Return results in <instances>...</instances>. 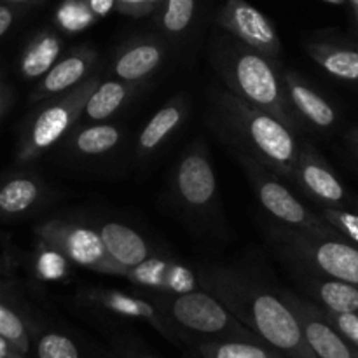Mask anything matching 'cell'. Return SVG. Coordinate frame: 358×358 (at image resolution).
Listing matches in <instances>:
<instances>
[{"instance_id": "25", "label": "cell", "mask_w": 358, "mask_h": 358, "mask_svg": "<svg viewBox=\"0 0 358 358\" xmlns=\"http://www.w3.org/2000/svg\"><path fill=\"white\" fill-rule=\"evenodd\" d=\"M306 55L329 76L358 83V48L332 42H310L306 45Z\"/></svg>"}, {"instance_id": "3", "label": "cell", "mask_w": 358, "mask_h": 358, "mask_svg": "<svg viewBox=\"0 0 358 358\" xmlns=\"http://www.w3.org/2000/svg\"><path fill=\"white\" fill-rule=\"evenodd\" d=\"M212 63L229 93L269 112L297 133L301 122L287 98L280 63L241 44L229 34L213 41Z\"/></svg>"}, {"instance_id": "21", "label": "cell", "mask_w": 358, "mask_h": 358, "mask_svg": "<svg viewBox=\"0 0 358 358\" xmlns=\"http://www.w3.org/2000/svg\"><path fill=\"white\" fill-rule=\"evenodd\" d=\"M84 299L93 306L101 308V310L112 311V313L121 315V317L150 322L159 331H166L163 317L150 301L140 299V297L129 296V294L119 292L114 289H91L84 294Z\"/></svg>"}, {"instance_id": "40", "label": "cell", "mask_w": 358, "mask_h": 358, "mask_svg": "<svg viewBox=\"0 0 358 358\" xmlns=\"http://www.w3.org/2000/svg\"><path fill=\"white\" fill-rule=\"evenodd\" d=\"M348 138H350V143H352L353 150H355V154L358 156V128L352 129V131H350Z\"/></svg>"}, {"instance_id": "31", "label": "cell", "mask_w": 358, "mask_h": 358, "mask_svg": "<svg viewBox=\"0 0 358 358\" xmlns=\"http://www.w3.org/2000/svg\"><path fill=\"white\" fill-rule=\"evenodd\" d=\"M322 217L327 220L345 240L358 247V213L346 206H322Z\"/></svg>"}, {"instance_id": "32", "label": "cell", "mask_w": 358, "mask_h": 358, "mask_svg": "<svg viewBox=\"0 0 358 358\" xmlns=\"http://www.w3.org/2000/svg\"><path fill=\"white\" fill-rule=\"evenodd\" d=\"M37 355L38 358H79L80 353L72 339L58 332H49L38 339Z\"/></svg>"}, {"instance_id": "11", "label": "cell", "mask_w": 358, "mask_h": 358, "mask_svg": "<svg viewBox=\"0 0 358 358\" xmlns=\"http://www.w3.org/2000/svg\"><path fill=\"white\" fill-rule=\"evenodd\" d=\"M280 297L289 304L301 325L304 339L317 358H358V350L343 334H339L317 303L303 299L287 290H278Z\"/></svg>"}, {"instance_id": "9", "label": "cell", "mask_w": 358, "mask_h": 358, "mask_svg": "<svg viewBox=\"0 0 358 358\" xmlns=\"http://www.w3.org/2000/svg\"><path fill=\"white\" fill-rule=\"evenodd\" d=\"M173 194L192 213H206L215 205L217 177L203 140L192 142L175 164Z\"/></svg>"}, {"instance_id": "15", "label": "cell", "mask_w": 358, "mask_h": 358, "mask_svg": "<svg viewBox=\"0 0 358 358\" xmlns=\"http://www.w3.org/2000/svg\"><path fill=\"white\" fill-rule=\"evenodd\" d=\"M98 52L90 45H79L72 49L65 58L58 59L49 69V72L38 80L37 87L31 93V101H44L48 98L62 94L72 87L79 86L84 79L91 76L96 65Z\"/></svg>"}, {"instance_id": "6", "label": "cell", "mask_w": 358, "mask_h": 358, "mask_svg": "<svg viewBox=\"0 0 358 358\" xmlns=\"http://www.w3.org/2000/svg\"><path fill=\"white\" fill-rule=\"evenodd\" d=\"M276 240L292 264L358 287V247L343 238L315 236L278 227Z\"/></svg>"}, {"instance_id": "7", "label": "cell", "mask_w": 358, "mask_h": 358, "mask_svg": "<svg viewBox=\"0 0 358 358\" xmlns=\"http://www.w3.org/2000/svg\"><path fill=\"white\" fill-rule=\"evenodd\" d=\"M238 157L254 187L259 203L276 222L289 229L315 234V236L343 238L327 220H324V217L317 215L308 206H304L297 199V196L283 184V178L245 154L238 152Z\"/></svg>"}, {"instance_id": "37", "label": "cell", "mask_w": 358, "mask_h": 358, "mask_svg": "<svg viewBox=\"0 0 358 358\" xmlns=\"http://www.w3.org/2000/svg\"><path fill=\"white\" fill-rule=\"evenodd\" d=\"M10 100H13L10 90L7 86H3V84H0V119H2V115L6 114L7 108H9Z\"/></svg>"}, {"instance_id": "8", "label": "cell", "mask_w": 358, "mask_h": 358, "mask_svg": "<svg viewBox=\"0 0 358 358\" xmlns=\"http://www.w3.org/2000/svg\"><path fill=\"white\" fill-rule=\"evenodd\" d=\"M37 236L41 243L62 252L72 264L103 275L124 276L126 269L105 250L98 229L70 220L51 219L37 227Z\"/></svg>"}, {"instance_id": "18", "label": "cell", "mask_w": 358, "mask_h": 358, "mask_svg": "<svg viewBox=\"0 0 358 358\" xmlns=\"http://www.w3.org/2000/svg\"><path fill=\"white\" fill-rule=\"evenodd\" d=\"M101 241L105 245V250L108 252L112 259L117 262L119 266L128 271L129 268H135L140 262L145 259L157 255L149 245V241L135 231L133 227L126 226L122 222H115V220H107L98 227Z\"/></svg>"}, {"instance_id": "29", "label": "cell", "mask_w": 358, "mask_h": 358, "mask_svg": "<svg viewBox=\"0 0 358 358\" xmlns=\"http://www.w3.org/2000/svg\"><path fill=\"white\" fill-rule=\"evenodd\" d=\"M70 271V261L56 248L41 243V250L35 259V273L44 282H59L66 278Z\"/></svg>"}, {"instance_id": "14", "label": "cell", "mask_w": 358, "mask_h": 358, "mask_svg": "<svg viewBox=\"0 0 358 358\" xmlns=\"http://www.w3.org/2000/svg\"><path fill=\"white\" fill-rule=\"evenodd\" d=\"M166 59V44L163 38L138 37L122 45L112 63V73L115 79L129 84H142L149 80Z\"/></svg>"}, {"instance_id": "5", "label": "cell", "mask_w": 358, "mask_h": 358, "mask_svg": "<svg viewBox=\"0 0 358 358\" xmlns=\"http://www.w3.org/2000/svg\"><path fill=\"white\" fill-rule=\"evenodd\" d=\"M150 303L163 320L166 318L184 331L220 338L222 341H261L217 297L203 289L185 294L154 292Z\"/></svg>"}, {"instance_id": "10", "label": "cell", "mask_w": 358, "mask_h": 358, "mask_svg": "<svg viewBox=\"0 0 358 358\" xmlns=\"http://www.w3.org/2000/svg\"><path fill=\"white\" fill-rule=\"evenodd\" d=\"M217 24L241 44L280 63L282 42L278 30L262 10L247 0H226L217 14Z\"/></svg>"}, {"instance_id": "16", "label": "cell", "mask_w": 358, "mask_h": 358, "mask_svg": "<svg viewBox=\"0 0 358 358\" xmlns=\"http://www.w3.org/2000/svg\"><path fill=\"white\" fill-rule=\"evenodd\" d=\"M283 84H285L287 98L296 114L297 121L306 122L315 129H331L338 122V112L334 105L315 90L304 77L296 72H283Z\"/></svg>"}, {"instance_id": "28", "label": "cell", "mask_w": 358, "mask_h": 358, "mask_svg": "<svg viewBox=\"0 0 358 358\" xmlns=\"http://www.w3.org/2000/svg\"><path fill=\"white\" fill-rule=\"evenodd\" d=\"M98 21L87 0H63L55 14V23L65 34H80Z\"/></svg>"}, {"instance_id": "12", "label": "cell", "mask_w": 358, "mask_h": 358, "mask_svg": "<svg viewBox=\"0 0 358 358\" xmlns=\"http://www.w3.org/2000/svg\"><path fill=\"white\" fill-rule=\"evenodd\" d=\"M292 180L322 206H343L348 199V192L331 164L310 143L299 147Z\"/></svg>"}, {"instance_id": "41", "label": "cell", "mask_w": 358, "mask_h": 358, "mask_svg": "<svg viewBox=\"0 0 358 358\" xmlns=\"http://www.w3.org/2000/svg\"><path fill=\"white\" fill-rule=\"evenodd\" d=\"M353 6V9H355V14H358V0H350Z\"/></svg>"}, {"instance_id": "4", "label": "cell", "mask_w": 358, "mask_h": 358, "mask_svg": "<svg viewBox=\"0 0 358 358\" xmlns=\"http://www.w3.org/2000/svg\"><path fill=\"white\" fill-rule=\"evenodd\" d=\"M100 80V73H91L79 86L44 100L24 124L17 147V161L31 163L38 159L72 131L83 115L87 98Z\"/></svg>"}, {"instance_id": "38", "label": "cell", "mask_w": 358, "mask_h": 358, "mask_svg": "<svg viewBox=\"0 0 358 358\" xmlns=\"http://www.w3.org/2000/svg\"><path fill=\"white\" fill-rule=\"evenodd\" d=\"M2 2L13 7H24V6H34V3L42 2V0H2Z\"/></svg>"}, {"instance_id": "36", "label": "cell", "mask_w": 358, "mask_h": 358, "mask_svg": "<svg viewBox=\"0 0 358 358\" xmlns=\"http://www.w3.org/2000/svg\"><path fill=\"white\" fill-rule=\"evenodd\" d=\"M87 3H90L91 10L96 14L98 20H100V17L107 16V14L114 9L115 0H87Z\"/></svg>"}, {"instance_id": "30", "label": "cell", "mask_w": 358, "mask_h": 358, "mask_svg": "<svg viewBox=\"0 0 358 358\" xmlns=\"http://www.w3.org/2000/svg\"><path fill=\"white\" fill-rule=\"evenodd\" d=\"M0 336L17 352L27 353L28 334L24 322L21 320L16 311L10 310L2 301H0Z\"/></svg>"}, {"instance_id": "13", "label": "cell", "mask_w": 358, "mask_h": 358, "mask_svg": "<svg viewBox=\"0 0 358 358\" xmlns=\"http://www.w3.org/2000/svg\"><path fill=\"white\" fill-rule=\"evenodd\" d=\"M122 278L156 294H185L199 289L198 275L192 269L159 255H152L135 268H129Z\"/></svg>"}, {"instance_id": "42", "label": "cell", "mask_w": 358, "mask_h": 358, "mask_svg": "<svg viewBox=\"0 0 358 358\" xmlns=\"http://www.w3.org/2000/svg\"><path fill=\"white\" fill-rule=\"evenodd\" d=\"M325 2H329V3H343V2H345V0H325Z\"/></svg>"}, {"instance_id": "26", "label": "cell", "mask_w": 358, "mask_h": 358, "mask_svg": "<svg viewBox=\"0 0 358 358\" xmlns=\"http://www.w3.org/2000/svg\"><path fill=\"white\" fill-rule=\"evenodd\" d=\"M196 16V0H163L159 27L168 37H180L191 28Z\"/></svg>"}, {"instance_id": "44", "label": "cell", "mask_w": 358, "mask_h": 358, "mask_svg": "<svg viewBox=\"0 0 358 358\" xmlns=\"http://www.w3.org/2000/svg\"><path fill=\"white\" fill-rule=\"evenodd\" d=\"M357 21H358V14H357Z\"/></svg>"}, {"instance_id": "39", "label": "cell", "mask_w": 358, "mask_h": 358, "mask_svg": "<svg viewBox=\"0 0 358 358\" xmlns=\"http://www.w3.org/2000/svg\"><path fill=\"white\" fill-rule=\"evenodd\" d=\"M9 355H10V345L2 338V336H0V358H9Z\"/></svg>"}, {"instance_id": "19", "label": "cell", "mask_w": 358, "mask_h": 358, "mask_svg": "<svg viewBox=\"0 0 358 358\" xmlns=\"http://www.w3.org/2000/svg\"><path fill=\"white\" fill-rule=\"evenodd\" d=\"M187 117V100L182 94L171 98L149 119L136 140V154L149 157L171 138Z\"/></svg>"}, {"instance_id": "1", "label": "cell", "mask_w": 358, "mask_h": 358, "mask_svg": "<svg viewBox=\"0 0 358 358\" xmlns=\"http://www.w3.org/2000/svg\"><path fill=\"white\" fill-rule=\"evenodd\" d=\"M198 283L250 329L261 341L289 358H317L289 304L259 278L229 266H201Z\"/></svg>"}, {"instance_id": "27", "label": "cell", "mask_w": 358, "mask_h": 358, "mask_svg": "<svg viewBox=\"0 0 358 358\" xmlns=\"http://www.w3.org/2000/svg\"><path fill=\"white\" fill-rule=\"evenodd\" d=\"M203 358H282L261 341H212L201 346Z\"/></svg>"}, {"instance_id": "34", "label": "cell", "mask_w": 358, "mask_h": 358, "mask_svg": "<svg viewBox=\"0 0 358 358\" xmlns=\"http://www.w3.org/2000/svg\"><path fill=\"white\" fill-rule=\"evenodd\" d=\"M163 0H115L114 9L124 16L143 17L159 9Z\"/></svg>"}, {"instance_id": "43", "label": "cell", "mask_w": 358, "mask_h": 358, "mask_svg": "<svg viewBox=\"0 0 358 358\" xmlns=\"http://www.w3.org/2000/svg\"><path fill=\"white\" fill-rule=\"evenodd\" d=\"M140 358H154V357H140Z\"/></svg>"}, {"instance_id": "17", "label": "cell", "mask_w": 358, "mask_h": 358, "mask_svg": "<svg viewBox=\"0 0 358 358\" xmlns=\"http://www.w3.org/2000/svg\"><path fill=\"white\" fill-rule=\"evenodd\" d=\"M294 266L297 283L317 304L332 313H358V287L341 280L327 278L303 266Z\"/></svg>"}, {"instance_id": "33", "label": "cell", "mask_w": 358, "mask_h": 358, "mask_svg": "<svg viewBox=\"0 0 358 358\" xmlns=\"http://www.w3.org/2000/svg\"><path fill=\"white\" fill-rule=\"evenodd\" d=\"M324 317L331 322L332 327L345 336L350 343L358 350V313H332L322 308Z\"/></svg>"}, {"instance_id": "24", "label": "cell", "mask_w": 358, "mask_h": 358, "mask_svg": "<svg viewBox=\"0 0 358 358\" xmlns=\"http://www.w3.org/2000/svg\"><path fill=\"white\" fill-rule=\"evenodd\" d=\"M62 37L55 30H42L24 48L20 59V72L27 80H41L62 55Z\"/></svg>"}, {"instance_id": "2", "label": "cell", "mask_w": 358, "mask_h": 358, "mask_svg": "<svg viewBox=\"0 0 358 358\" xmlns=\"http://www.w3.org/2000/svg\"><path fill=\"white\" fill-rule=\"evenodd\" d=\"M212 101L217 122L241 154L257 161L283 180H292L301 147L292 128L227 90L215 91Z\"/></svg>"}, {"instance_id": "35", "label": "cell", "mask_w": 358, "mask_h": 358, "mask_svg": "<svg viewBox=\"0 0 358 358\" xmlns=\"http://www.w3.org/2000/svg\"><path fill=\"white\" fill-rule=\"evenodd\" d=\"M14 17H16V9L13 6H7V3H0V38L13 27Z\"/></svg>"}, {"instance_id": "23", "label": "cell", "mask_w": 358, "mask_h": 358, "mask_svg": "<svg viewBox=\"0 0 358 358\" xmlns=\"http://www.w3.org/2000/svg\"><path fill=\"white\" fill-rule=\"evenodd\" d=\"M136 91H138L136 84L124 83V80L115 79V77L108 80H100L87 98L80 119L87 122L108 121L112 115L117 114L131 100Z\"/></svg>"}, {"instance_id": "20", "label": "cell", "mask_w": 358, "mask_h": 358, "mask_svg": "<svg viewBox=\"0 0 358 358\" xmlns=\"http://www.w3.org/2000/svg\"><path fill=\"white\" fill-rule=\"evenodd\" d=\"M45 194L44 182L30 173H17L0 184V219H17L37 208Z\"/></svg>"}, {"instance_id": "22", "label": "cell", "mask_w": 358, "mask_h": 358, "mask_svg": "<svg viewBox=\"0 0 358 358\" xmlns=\"http://www.w3.org/2000/svg\"><path fill=\"white\" fill-rule=\"evenodd\" d=\"M70 133L66 150L77 157H101L110 154L124 138V131L110 122H91Z\"/></svg>"}]
</instances>
